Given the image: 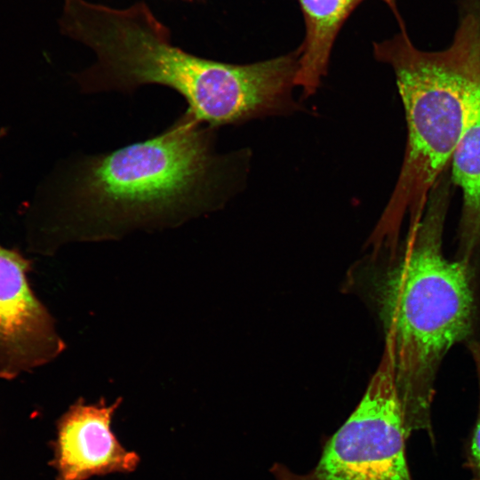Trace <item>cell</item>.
<instances>
[{
    "label": "cell",
    "instance_id": "6da1fadb",
    "mask_svg": "<svg viewBox=\"0 0 480 480\" xmlns=\"http://www.w3.org/2000/svg\"><path fill=\"white\" fill-rule=\"evenodd\" d=\"M246 153L215 151V129L186 110L160 133L115 150L77 154L44 187L29 246L118 240L173 228L222 208L239 187Z\"/></svg>",
    "mask_w": 480,
    "mask_h": 480
},
{
    "label": "cell",
    "instance_id": "7a4b0ae2",
    "mask_svg": "<svg viewBox=\"0 0 480 480\" xmlns=\"http://www.w3.org/2000/svg\"><path fill=\"white\" fill-rule=\"evenodd\" d=\"M60 27L96 57L72 75L82 93L167 87L184 99L187 112L215 130L300 108L292 98L298 49L249 64L199 57L172 44L168 28L143 2L116 9L65 0Z\"/></svg>",
    "mask_w": 480,
    "mask_h": 480
},
{
    "label": "cell",
    "instance_id": "3957f363",
    "mask_svg": "<svg viewBox=\"0 0 480 480\" xmlns=\"http://www.w3.org/2000/svg\"><path fill=\"white\" fill-rule=\"evenodd\" d=\"M444 172L421 219L409 225L402 244L372 280L373 299L395 370L407 438L422 431L436 444L432 403L439 365L472 333L476 316L473 268L445 258L442 236L450 198Z\"/></svg>",
    "mask_w": 480,
    "mask_h": 480
},
{
    "label": "cell",
    "instance_id": "277c9868",
    "mask_svg": "<svg viewBox=\"0 0 480 480\" xmlns=\"http://www.w3.org/2000/svg\"><path fill=\"white\" fill-rule=\"evenodd\" d=\"M458 11L453 40L444 50L418 49L405 24L392 38L373 43L374 58L394 71L407 125L404 161L372 234L374 242L397 241L406 214L409 225L421 219L461 136L470 84L480 63V0H460Z\"/></svg>",
    "mask_w": 480,
    "mask_h": 480
},
{
    "label": "cell",
    "instance_id": "5b68a950",
    "mask_svg": "<svg viewBox=\"0 0 480 480\" xmlns=\"http://www.w3.org/2000/svg\"><path fill=\"white\" fill-rule=\"evenodd\" d=\"M394 364L387 348L348 418L322 445L316 465L297 473L276 462L275 480H413Z\"/></svg>",
    "mask_w": 480,
    "mask_h": 480
},
{
    "label": "cell",
    "instance_id": "8992f818",
    "mask_svg": "<svg viewBox=\"0 0 480 480\" xmlns=\"http://www.w3.org/2000/svg\"><path fill=\"white\" fill-rule=\"evenodd\" d=\"M31 261L0 244V379L46 364L66 348L28 281Z\"/></svg>",
    "mask_w": 480,
    "mask_h": 480
},
{
    "label": "cell",
    "instance_id": "52a82bcc",
    "mask_svg": "<svg viewBox=\"0 0 480 480\" xmlns=\"http://www.w3.org/2000/svg\"><path fill=\"white\" fill-rule=\"evenodd\" d=\"M121 398L107 405L76 401L57 425L52 465L57 480H87L94 476L129 473L140 458L126 450L111 430V420Z\"/></svg>",
    "mask_w": 480,
    "mask_h": 480
},
{
    "label": "cell",
    "instance_id": "ba28073f",
    "mask_svg": "<svg viewBox=\"0 0 480 480\" xmlns=\"http://www.w3.org/2000/svg\"><path fill=\"white\" fill-rule=\"evenodd\" d=\"M450 164L452 180L462 192L457 260L472 266L480 252V63L468 92L464 128Z\"/></svg>",
    "mask_w": 480,
    "mask_h": 480
},
{
    "label": "cell",
    "instance_id": "9c48e42d",
    "mask_svg": "<svg viewBox=\"0 0 480 480\" xmlns=\"http://www.w3.org/2000/svg\"><path fill=\"white\" fill-rule=\"evenodd\" d=\"M305 23V37L299 46V68L295 86L304 97L316 93L322 77L327 74L333 44L339 32L354 10L364 0H296ZM394 13L396 21L403 20L396 0H381Z\"/></svg>",
    "mask_w": 480,
    "mask_h": 480
},
{
    "label": "cell",
    "instance_id": "30bf717a",
    "mask_svg": "<svg viewBox=\"0 0 480 480\" xmlns=\"http://www.w3.org/2000/svg\"><path fill=\"white\" fill-rule=\"evenodd\" d=\"M468 349L476 370L479 399L476 419L465 444L464 466L470 473V480H480V340L469 341Z\"/></svg>",
    "mask_w": 480,
    "mask_h": 480
}]
</instances>
